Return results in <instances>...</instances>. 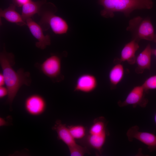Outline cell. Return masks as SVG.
I'll return each instance as SVG.
<instances>
[{
	"mask_svg": "<svg viewBox=\"0 0 156 156\" xmlns=\"http://www.w3.org/2000/svg\"><path fill=\"white\" fill-rule=\"evenodd\" d=\"M15 64L14 55L7 52L4 47L0 53V64L8 92L7 102L10 105L21 86H29L31 82L30 73L22 68L15 70L13 68Z\"/></svg>",
	"mask_w": 156,
	"mask_h": 156,
	"instance_id": "6da1fadb",
	"label": "cell"
},
{
	"mask_svg": "<svg viewBox=\"0 0 156 156\" xmlns=\"http://www.w3.org/2000/svg\"><path fill=\"white\" fill-rule=\"evenodd\" d=\"M103 9L101 11V15L105 18L114 17V13L120 12L127 17L137 10L150 9L153 3L152 0H98Z\"/></svg>",
	"mask_w": 156,
	"mask_h": 156,
	"instance_id": "7a4b0ae2",
	"label": "cell"
},
{
	"mask_svg": "<svg viewBox=\"0 0 156 156\" xmlns=\"http://www.w3.org/2000/svg\"><path fill=\"white\" fill-rule=\"evenodd\" d=\"M56 8L51 4L47 8H41L38 15L41 18L38 23L43 31L51 28L55 34L61 35L66 33L69 27L66 21L61 17L55 15Z\"/></svg>",
	"mask_w": 156,
	"mask_h": 156,
	"instance_id": "3957f363",
	"label": "cell"
},
{
	"mask_svg": "<svg viewBox=\"0 0 156 156\" xmlns=\"http://www.w3.org/2000/svg\"><path fill=\"white\" fill-rule=\"evenodd\" d=\"M126 30L131 34L132 39L138 42L144 40L156 43V33L149 18L138 16L130 19Z\"/></svg>",
	"mask_w": 156,
	"mask_h": 156,
	"instance_id": "277c9868",
	"label": "cell"
},
{
	"mask_svg": "<svg viewBox=\"0 0 156 156\" xmlns=\"http://www.w3.org/2000/svg\"><path fill=\"white\" fill-rule=\"evenodd\" d=\"M36 66L54 82H59L64 78L61 72V59L58 55L52 54Z\"/></svg>",
	"mask_w": 156,
	"mask_h": 156,
	"instance_id": "5b68a950",
	"label": "cell"
},
{
	"mask_svg": "<svg viewBox=\"0 0 156 156\" xmlns=\"http://www.w3.org/2000/svg\"><path fill=\"white\" fill-rule=\"evenodd\" d=\"M146 93L142 85L135 86L129 92L124 101H118V105L120 107L131 105L134 108L137 106L145 107L148 103V99L145 97Z\"/></svg>",
	"mask_w": 156,
	"mask_h": 156,
	"instance_id": "8992f818",
	"label": "cell"
},
{
	"mask_svg": "<svg viewBox=\"0 0 156 156\" xmlns=\"http://www.w3.org/2000/svg\"><path fill=\"white\" fill-rule=\"evenodd\" d=\"M126 135L129 142L136 139L147 146L150 152L156 151V135L154 134L140 131L139 127L135 125L129 129Z\"/></svg>",
	"mask_w": 156,
	"mask_h": 156,
	"instance_id": "52a82bcc",
	"label": "cell"
},
{
	"mask_svg": "<svg viewBox=\"0 0 156 156\" xmlns=\"http://www.w3.org/2000/svg\"><path fill=\"white\" fill-rule=\"evenodd\" d=\"M98 86L96 77L90 73H84L77 78L74 88V91L89 93L95 90Z\"/></svg>",
	"mask_w": 156,
	"mask_h": 156,
	"instance_id": "ba28073f",
	"label": "cell"
},
{
	"mask_svg": "<svg viewBox=\"0 0 156 156\" xmlns=\"http://www.w3.org/2000/svg\"><path fill=\"white\" fill-rule=\"evenodd\" d=\"M109 134L108 131L98 133L90 134L87 133L83 139L78 141L83 146L88 148H92L95 150L98 154L101 155L103 147Z\"/></svg>",
	"mask_w": 156,
	"mask_h": 156,
	"instance_id": "9c48e42d",
	"label": "cell"
},
{
	"mask_svg": "<svg viewBox=\"0 0 156 156\" xmlns=\"http://www.w3.org/2000/svg\"><path fill=\"white\" fill-rule=\"evenodd\" d=\"M26 22L31 33L38 40L36 43V46L37 48L43 50L50 45V36L48 34H44L43 30L38 23L31 18L27 19Z\"/></svg>",
	"mask_w": 156,
	"mask_h": 156,
	"instance_id": "30bf717a",
	"label": "cell"
},
{
	"mask_svg": "<svg viewBox=\"0 0 156 156\" xmlns=\"http://www.w3.org/2000/svg\"><path fill=\"white\" fill-rule=\"evenodd\" d=\"M46 103L44 98L37 94L31 95L26 99L25 107L27 112L32 116L42 114L46 108Z\"/></svg>",
	"mask_w": 156,
	"mask_h": 156,
	"instance_id": "8fae6325",
	"label": "cell"
},
{
	"mask_svg": "<svg viewBox=\"0 0 156 156\" xmlns=\"http://www.w3.org/2000/svg\"><path fill=\"white\" fill-rule=\"evenodd\" d=\"M139 42L135 39L131 40L125 45L122 49L120 58L114 59V62L122 63L127 62L130 65L134 64L135 62V53L139 48Z\"/></svg>",
	"mask_w": 156,
	"mask_h": 156,
	"instance_id": "7c38bea8",
	"label": "cell"
},
{
	"mask_svg": "<svg viewBox=\"0 0 156 156\" xmlns=\"http://www.w3.org/2000/svg\"><path fill=\"white\" fill-rule=\"evenodd\" d=\"M152 49L150 44L136 57L135 62L137 67L135 72L138 74L142 73L145 70H150L151 65Z\"/></svg>",
	"mask_w": 156,
	"mask_h": 156,
	"instance_id": "4fadbf2b",
	"label": "cell"
},
{
	"mask_svg": "<svg viewBox=\"0 0 156 156\" xmlns=\"http://www.w3.org/2000/svg\"><path fill=\"white\" fill-rule=\"evenodd\" d=\"M52 129L56 132L58 138L65 144L68 148L77 144L75 140L71 135L68 126L62 123L60 120L56 121Z\"/></svg>",
	"mask_w": 156,
	"mask_h": 156,
	"instance_id": "5bb4252c",
	"label": "cell"
},
{
	"mask_svg": "<svg viewBox=\"0 0 156 156\" xmlns=\"http://www.w3.org/2000/svg\"><path fill=\"white\" fill-rule=\"evenodd\" d=\"M113 66L110 69L108 74L110 89H116L117 85L122 80L124 75V68L122 63L114 62Z\"/></svg>",
	"mask_w": 156,
	"mask_h": 156,
	"instance_id": "9a60e30c",
	"label": "cell"
},
{
	"mask_svg": "<svg viewBox=\"0 0 156 156\" xmlns=\"http://www.w3.org/2000/svg\"><path fill=\"white\" fill-rule=\"evenodd\" d=\"M15 9V6L13 4H11L8 8L4 10L0 9V17L4 18L10 22L15 23L20 26L27 25L26 22L23 20L21 15Z\"/></svg>",
	"mask_w": 156,
	"mask_h": 156,
	"instance_id": "2e32d148",
	"label": "cell"
},
{
	"mask_svg": "<svg viewBox=\"0 0 156 156\" xmlns=\"http://www.w3.org/2000/svg\"><path fill=\"white\" fill-rule=\"evenodd\" d=\"M46 2V0H42L36 2L29 0L22 6L21 16L26 22L28 18H31L35 14L39 15L41 8Z\"/></svg>",
	"mask_w": 156,
	"mask_h": 156,
	"instance_id": "e0dca14e",
	"label": "cell"
},
{
	"mask_svg": "<svg viewBox=\"0 0 156 156\" xmlns=\"http://www.w3.org/2000/svg\"><path fill=\"white\" fill-rule=\"evenodd\" d=\"M68 127L73 137L78 141L83 139L87 133L88 129L82 125H73L68 126Z\"/></svg>",
	"mask_w": 156,
	"mask_h": 156,
	"instance_id": "ac0fdd59",
	"label": "cell"
},
{
	"mask_svg": "<svg viewBox=\"0 0 156 156\" xmlns=\"http://www.w3.org/2000/svg\"><path fill=\"white\" fill-rule=\"evenodd\" d=\"M68 148L71 156H83L86 154L90 153L88 148L77 144Z\"/></svg>",
	"mask_w": 156,
	"mask_h": 156,
	"instance_id": "d6986e66",
	"label": "cell"
},
{
	"mask_svg": "<svg viewBox=\"0 0 156 156\" xmlns=\"http://www.w3.org/2000/svg\"><path fill=\"white\" fill-rule=\"evenodd\" d=\"M142 85L147 93L149 90L156 89V75L148 78Z\"/></svg>",
	"mask_w": 156,
	"mask_h": 156,
	"instance_id": "ffe728a7",
	"label": "cell"
},
{
	"mask_svg": "<svg viewBox=\"0 0 156 156\" xmlns=\"http://www.w3.org/2000/svg\"><path fill=\"white\" fill-rule=\"evenodd\" d=\"M8 92L7 88L3 86H0V98H2L8 95Z\"/></svg>",
	"mask_w": 156,
	"mask_h": 156,
	"instance_id": "44dd1931",
	"label": "cell"
},
{
	"mask_svg": "<svg viewBox=\"0 0 156 156\" xmlns=\"http://www.w3.org/2000/svg\"><path fill=\"white\" fill-rule=\"evenodd\" d=\"M29 0H14L16 4L18 6H22L26 2Z\"/></svg>",
	"mask_w": 156,
	"mask_h": 156,
	"instance_id": "7402d4cb",
	"label": "cell"
},
{
	"mask_svg": "<svg viewBox=\"0 0 156 156\" xmlns=\"http://www.w3.org/2000/svg\"><path fill=\"white\" fill-rule=\"evenodd\" d=\"M5 85L4 77L2 73H0V86H3Z\"/></svg>",
	"mask_w": 156,
	"mask_h": 156,
	"instance_id": "603a6c76",
	"label": "cell"
},
{
	"mask_svg": "<svg viewBox=\"0 0 156 156\" xmlns=\"http://www.w3.org/2000/svg\"><path fill=\"white\" fill-rule=\"evenodd\" d=\"M7 122L5 120L2 118H0V125L3 126L6 125Z\"/></svg>",
	"mask_w": 156,
	"mask_h": 156,
	"instance_id": "cb8c5ba5",
	"label": "cell"
},
{
	"mask_svg": "<svg viewBox=\"0 0 156 156\" xmlns=\"http://www.w3.org/2000/svg\"><path fill=\"white\" fill-rule=\"evenodd\" d=\"M152 54L156 57V49H153L152 50Z\"/></svg>",
	"mask_w": 156,
	"mask_h": 156,
	"instance_id": "d4e9b609",
	"label": "cell"
},
{
	"mask_svg": "<svg viewBox=\"0 0 156 156\" xmlns=\"http://www.w3.org/2000/svg\"><path fill=\"white\" fill-rule=\"evenodd\" d=\"M154 120L155 125V127L156 128V112L154 116Z\"/></svg>",
	"mask_w": 156,
	"mask_h": 156,
	"instance_id": "484cf974",
	"label": "cell"
}]
</instances>
